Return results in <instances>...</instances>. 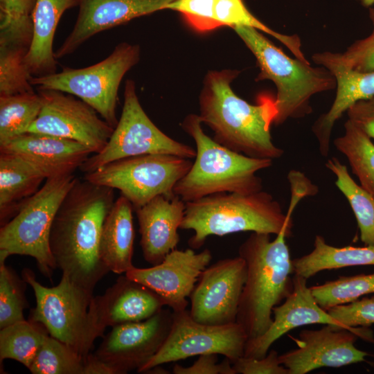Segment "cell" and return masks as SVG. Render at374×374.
Instances as JSON below:
<instances>
[{
	"label": "cell",
	"mask_w": 374,
	"mask_h": 374,
	"mask_svg": "<svg viewBox=\"0 0 374 374\" xmlns=\"http://www.w3.org/2000/svg\"><path fill=\"white\" fill-rule=\"evenodd\" d=\"M114 188L77 179L54 217L50 249L62 275L93 292L110 271L100 255L102 229L115 202Z\"/></svg>",
	"instance_id": "1"
},
{
	"label": "cell",
	"mask_w": 374,
	"mask_h": 374,
	"mask_svg": "<svg viewBox=\"0 0 374 374\" xmlns=\"http://www.w3.org/2000/svg\"><path fill=\"white\" fill-rule=\"evenodd\" d=\"M233 29L256 59L260 70L257 80H269L275 84L274 125L310 114L312 96L336 87L335 78L326 68L290 57L256 28L240 26Z\"/></svg>",
	"instance_id": "6"
},
{
	"label": "cell",
	"mask_w": 374,
	"mask_h": 374,
	"mask_svg": "<svg viewBox=\"0 0 374 374\" xmlns=\"http://www.w3.org/2000/svg\"><path fill=\"white\" fill-rule=\"evenodd\" d=\"M77 177L67 174L46 179L41 188L26 199L0 229V261L11 255L33 257L46 277L57 268L49 238L55 214Z\"/></svg>",
	"instance_id": "8"
},
{
	"label": "cell",
	"mask_w": 374,
	"mask_h": 374,
	"mask_svg": "<svg viewBox=\"0 0 374 374\" xmlns=\"http://www.w3.org/2000/svg\"><path fill=\"white\" fill-rule=\"evenodd\" d=\"M22 278L34 291L36 305L28 319L40 323L50 336L60 341L82 357L93 348L95 340L103 336L98 320L93 293L78 286L62 275L58 285L48 287L38 282L27 268Z\"/></svg>",
	"instance_id": "7"
},
{
	"label": "cell",
	"mask_w": 374,
	"mask_h": 374,
	"mask_svg": "<svg viewBox=\"0 0 374 374\" xmlns=\"http://www.w3.org/2000/svg\"><path fill=\"white\" fill-rule=\"evenodd\" d=\"M318 304L325 310L374 294V273L339 276L321 285L310 287Z\"/></svg>",
	"instance_id": "34"
},
{
	"label": "cell",
	"mask_w": 374,
	"mask_h": 374,
	"mask_svg": "<svg viewBox=\"0 0 374 374\" xmlns=\"http://www.w3.org/2000/svg\"><path fill=\"white\" fill-rule=\"evenodd\" d=\"M173 312L163 308L138 322L113 326L93 353L115 374L138 372L161 349L170 331Z\"/></svg>",
	"instance_id": "15"
},
{
	"label": "cell",
	"mask_w": 374,
	"mask_h": 374,
	"mask_svg": "<svg viewBox=\"0 0 374 374\" xmlns=\"http://www.w3.org/2000/svg\"><path fill=\"white\" fill-rule=\"evenodd\" d=\"M28 48L0 46V96L35 91L25 57Z\"/></svg>",
	"instance_id": "36"
},
{
	"label": "cell",
	"mask_w": 374,
	"mask_h": 374,
	"mask_svg": "<svg viewBox=\"0 0 374 374\" xmlns=\"http://www.w3.org/2000/svg\"><path fill=\"white\" fill-rule=\"evenodd\" d=\"M98 322L108 326L145 320L167 306L166 301L148 287L121 276L102 295L95 297Z\"/></svg>",
	"instance_id": "22"
},
{
	"label": "cell",
	"mask_w": 374,
	"mask_h": 374,
	"mask_svg": "<svg viewBox=\"0 0 374 374\" xmlns=\"http://www.w3.org/2000/svg\"><path fill=\"white\" fill-rule=\"evenodd\" d=\"M212 259L205 249H174L157 265L148 268L133 266L125 274L155 292L173 312L186 310L189 298L199 276Z\"/></svg>",
	"instance_id": "17"
},
{
	"label": "cell",
	"mask_w": 374,
	"mask_h": 374,
	"mask_svg": "<svg viewBox=\"0 0 374 374\" xmlns=\"http://www.w3.org/2000/svg\"><path fill=\"white\" fill-rule=\"evenodd\" d=\"M42 107L38 92L0 96V145L23 134L37 119Z\"/></svg>",
	"instance_id": "31"
},
{
	"label": "cell",
	"mask_w": 374,
	"mask_h": 374,
	"mask_svg": "<svg viewBox=\"0 0 374 374\" xmlns=\"http://www.w3.org/2000/svg\"><path fill=\"white\" fill-rule=\"evenodd\" d=\"M362 130L350 120L344 124V134L333 144L344 154L359 185L374 196V143Z\"/></svg>",
	"instance_id": "29"
},
{
	"label": "cell",
	"mask_w": 374,
	"mask_h": 374,
	"mask_svg": "<svg viewBox=\"0 0 374 374\" xmlns=\"http://www.w3.org/2000/svg\"><path fill=\"white\" fill-rule=\"evenodd\" d=\"M217 0H175L166 9L180 12L195 29L210 31L220 27L215 16Z\"/></svg>",
	"instance_id": "39"
},
{
	"label": "cell",
	"mask_w": 374,
	"mask_h": 374,
	"mask_svg": "<svg viewBox=\"0 0 374 374\" xmlns=\"http://www.w3.org/2000/svg\"><path fill=\"white\" fill-rule=\"evenodd\" d=\"M0 152L21 157L46 179L74 173L93 154L89 148L75 141L33 132L0 145Z\"/></svg>",
	"instance_id": "20"
},
{
	"label": "cell",
	"mask_w": 374,
	"mask_h": 374,
	"mask_svg": "<svg viewBox=\"0 0 374 374\" xmlns=\"http://www.w3.org/2000/svg\"><path fill=\"white\" fill-rule=\"evenodd\" d=\"M246 278L247 265L240 256L207 267L189 297L191 317L208 325L236 322Z\"/></svg>",
	"instance_id": "16"
},
{
	"label": "cell",
	"mask_w": 374,
	"mask_h": 374,
	"mask_svg": "<svg viewBox=\"0 0 374 374\" xmlns=\"http://www.w3.org/2000/svg\"><path fill=\"white\" fill-rule=\"evenodd\" d=\"M26 283L4 260L0 261V329L25 320L23 311L28 307Z\"/></svg>",
	"instance_id": "37"
},
{
	"label": "cell",
	"mask_w": 374,
	"mask_h": 374,
	"mask_svg": "<svg viewBox=\"0 0 374 374\" xmlns=\"http://www.w3.org/2000/svg\"><path fill=\"white\" fill-rule=\"evenodd\" d=\"M133 211L131 202L121 195L103 223L100 242V258L109 271L117 274H125L134 266Z\"/></svg>",
	"instance_id": "25"
},
{
	"label": "cell",
	"mask_w": 374,
	"mask_h": 374,
	"mask_svg": "<svg viewBox=\"0 0 374 374\" xmlns=\"http://www.w3.org/2000/svg\"><path fill=\"white\" fill-rule=\"evenodd\" d=\"M192 165L190 159L175 155L143 154L110 162L84 179L120 190L136 210L158 195L174 197L175 184Z\"/></svg>",
	"instance_id": "10"
},
{
	"label": "cell",
	"mask_w": 374,
	"mask_h": 374,
	"mask_svg": "<svg viewBox=\"0 0 374 374\" xmlns=\"http://www.w3.org/2000/svg\"><path fill=\"white\" fill-rule=\"evenodd\" d=\"M322 66L333 74L337 88L331 107L312 125V132L318 141L320 154L327 157L335 123L353 104L374 96V71H357L330 63Z\"/></svg>",
	"instance_id": "23"
},
{
	"label": "cell",
	"mask_w": 374,
	"mask_h": 374,
	"mask_svg": "<svg viewBox=\"0 0 374 374\" xmlns=\"http://www.w3.org/2000/svg\"><path fill=\"white\" fill-rule=\"evenodd\" d=\"M175 0H80L76 21L54 52L60 59L75 52L91 37L133 19L166 9Z\"/></svg>",
	"instance_id": "18"
},
{
	"label": "cell",
	"mask_w": 374,
	"mask_h": 374,
	"mask_svg": "<svg viewBox=\"0 0 374 374\" xmlns=\"http://www.w3.org/2000/svg\"><path fill=\"white\" fill-rule=\"evenodd\" d=\"M235 70L211 71L199 97L202 123L213 132V139L238 153L260 159H278L283 150L273 142L271 126L277 115L275 98L260 96L252 105L238 96L231 83Z\"/></svg>",
	"instance_id": "2"
},
{
	"label": "cell",
	"mask_w": 374,
	"mask_h": 374,
	"mask_svg": "<svg viewBox=\"0 0 374 374\" xmlns=\"http://www.w3.org/2000/svg\"><path fill=\"white\" fill-rule=\"evenodd\" d=\"M327 311L346 328L368 327L374 324V295L335 305Z\"/></svg>",
	"instance_id": "40"
},
{
	"label": "cell",
	"mask_w": 374,
	"mask_h": 374,
	"mask_svg": "<svg viewBox=\"0 0 374 374\" xmlns=\"http://www.w3.org/2000/svg\"><path fill=\"white\" fill-rule=\"evenodd\" d=\"M84 357L48 335L30 366L33 374H84Z\"/></svg>",
	"instance_id": "35"
},
{
	"label": "cell",
	"mask_w": 374,
	"mask_h": 374,
	"mask_svg": "<svg viewBox=\"0 0 374 374\" xmlns=\"http://www.w3.org/2000/svg\"><path fill=\"white\" fill-rule=\"evenodd\" d=\"M235 374H289L277 351L271 350L262 358L241 357L232 364Z\"/></svg>",
	"instance_id": "41"
},
{
	"label": "cell",
	"mask_w": 374,
	"mask_h": 374,
	"mask_svg": "<svg viewBox=\"0 0 374 374\" xmlns=\"http://www.w3.org/2000/svg\"><path fill=\"white\" fill-rule=\"evenodd\" d=\"M186 202L179 196L158 195L135 211L143 256L152 265L161 262L177 249L178 229L184 217Z\"/></svg>",
	"instance_id": "21"
},
{
	"label": "cell",
	"mask_w": 374,
	"mask_h": 374,
	"mask_svg": "<svg viewBox=\"0 0 374 374\" xmlns=\"http://www.w3.org/2000/svg\"><path fill=\"white\" fill-rule=\"evenodd\" d=\"M285 228L274 240L270 234L252 232L240 244L238 253L246 262L247 278L236 322L249 339L265 333L273 321V309L290 294L294 274Z\"/></svg>",
	"instance_id": "3"
},
{
	"label": "cell",
	"mask_w": 374,
	"mask_h": 374,
	"mask_svg": "<svg viewBox=\"0 0 374 374\" xmlns=\"http://www.w3.org/2000/svg\"><path fill=\"white\" fill-rule=\"evenodd\" d=\"M218 355L205 354L199 356L197 361L189 366L175 364L174 374H235L231 361L226 358L217 363Z\"/></svg>",
	"instance_id": "42"
},
{
	"label": "cell",
	"mask_w": 374,
	"mask_h": 374,
	"mask_svg": "<svg viewBox=\"0 0 374 374\" xmlns=\"http://www.w3.org/2000/svg\"><path fill=\"white\" fill-rule=\"evenodd\" d=\"M326 167L335 175V185L349 203L365 245L374 246V198L357 184L348 168L336 157L329 159Z\"/></svg>",
	"instance_id": "28"
},
{
	"label": "cell",
	"mask_w": 374,
	"mask_h": 374,
	"mask_svg": "<svg viewBox=\"0 0 374 374\" xmlns=\"http://www.w3.org/2000/svg\"><path fill=\"white\" fill-rule=\"evenodd\" d=\"M49 335L40 323L24 320L0 330V363L6 359L29 368L44 340Z\"/></svg>",
	"instance_id": "30"
},
{
	"label": "cell",
	"mask_w": 374,
	"mask_h": 374,
	"mask_svg": "<svg viewBox=\"0 0 374 374\" xmlns=\"http://www.w3.org/2000/svg\"><path fill=\"white\" fill-rule=\"evenodd\" d=\"M84 374H115L114 370L90 353L84 357Z\"/></svg>",
	"instance_id": "44"
},
{
	"label": "cell",
	"mask_w": 374,
	"mask_h": 374,
	"mask_svg": "<svg viewBox=\"0 0 374 374\" xmlns=\"http://www.w3.org/2000/svg\"><path fill=\"white\" fill-rule=\"evenodd\" d=\"M359 3L366 8H371L374 5V0H358Z\"/></svg>",
	"instance_id": "45"
},
{
	"label": "cell",
	"mask_w": 374,
	"mask_h": 374,
	"mask_svg": "<svg viewBox=\"0 0 374 374\" xmlns=\"http://www.w3.org/2000/svg\"><path fill=\"white\" fill-rule=\"evenodd\" d=\"M149 154L192 159L196 150L174 140L154 124L140 104L134 82L127 80L122 113L108 143L100 152L89 156L79 169L84 173L90 172L121 159Z\"/></svg>",
	"instance_id": "11"
},
{
	"label": "cell",
	"mask_w": 374,
	"mask_h": 374,
	"mask_svg": "<svg viewBox=\"0 0 374 374\" xmlns=\"http://www.w3.org/2000/svg\"><path fill=\"white\" fill-rule=\"evenodd\" d=\"M80 0H37L33 12V34L25 57L31 76L56 73L57 60L53 51L55 33L64 12L78 6Z\"/></svg>",
	"instance_id": "24"
},
{
	"label": "cell",
	"mask_w": 374,
	"mask_h": 374,
	"mask_svg": "<svg viewBox=\"0 0 374 374\" xmlns=\"http://www.w3.org/2000/svg\"><path fill=\"white\" fill-rule=\"evenodd\" d=\"M346 113L348 120L374 139V96L355 103Z\"/></svg>",
	"instance_id": "43"
},
{
	"label": "cell",
	"mask_w": 374,
	"mask_h": 374,
	"mask_svg": "<svg viewBox=\"0 0 374 374\" xmlns=\"http://www.w3.org/2000/svg\"><path fill=\"white\" fill-rule=\"evenodd\" d=\"M373 32L368 37L355 41L344 53L325 51L312 55V60L321 66L335 64L362 72L374 71V8H369Z\"/></svg>",
	"instance_id": "38"
},
{
	"label": "cell",
	"mask_w": 374,
	"mask_h": 374,
	"mask_svg": "<svg viewBox=\"0 0 374 374\" xmlns=\"http://www.w3.org/2000/svg\"><path fill=\"white\" fill-rule=\"evenodd\" d=\"M294 274L306 279L323 270L374 265V246L336 247L317 235L312 251L292 260Z\"/></svg>",
	"instance_id": "27"
},
{
	"label": "cell",
	"mask_w": 374,
	"mask_h": 374,
	"mask_svg": "<svg viewBox=\"0 0 374 374\" xmlns=\"http://www.w3.org/2000/svg\"><path fill=\"white\" fill-rule=\"evenodd\" d=\"M215 16L220 26H248L276 38L285 45L297 59L308 62L301 50V39L297 35L278 33L262 23L247 8L242 0H217Z\"/></svg>",
	"instance_id": "33"
},
{
	"label": "cell",
	"mask_w": 374,
	"mask_h": 374,
	"mask_svg": "<svg viewBox=\"0 0 374 374\" xmlns=\"http://www.w3.org/2000/svg\"><path fill=\"white\" fill-rule=\"evenodd\" d=\"M314 323L346 328L318 304L307 285V279L294 274L292 290L282 303L274 308L270 326L260 336L247 339L243 356L262 358L271 346L290 330Z\"/></svg>",
	"instance_id": "19"
},
{
	"label": "cell",
	"mask_w": 374,
	"mask_h": 374,
	"mask_svg": "<svg viewBox=\"0 0 374 374\" xmlns=\"http://www.w3.org/2000/svg\"><path fill=\"white\" fill-rule=\"evenodd\" d=\"M46 178L21 157L0 152V222H8L21 204L34 195Z\"/></svg>",
	"instance_id": "26"
},
{
	"label": "cell",
	"mask_w": 374,
	"mask_h": 374,
	"mask_svg": "<svg viewBox=\"0 0 374 374\" xmlns=\"http://www.w3.org/2000/svg\"><path fill=\"white\" fill-rule=\"evenodd\" d=\"M373 198H374V196H373Z\"/></svg>",
	"instance_id": "46"
},
{
	"label": "cell",
	"mask_w": 374,
	"mask_h": 374,
	"mask_svg": "<svg viewBox=\"0 0 374 374\" xmlns=\"http://www.w3.org/2000/svg\"><path fill=\"white\" fill-rule=\"evenodd\" d=\"M358 338L374 342L373 332L367 327L350 330L326 325L319 330H303L296 339L297 348L279 355V359L289 374L362 362L369 354L355 346Z\"/></svg>",
	"instance_id": "14"
},
{
	"label": "cell",
	"mask_w": 374,
	"mask_h": 374,
	"mask_svg": "<svg viewBox=\"0 0 374 374\" xmlns=\"http://www.w3.org/2000/svg\"><path fill=\"white\" fill-rule=\"evenodd\" d=\"M139 58L138 45L122 42L95 64L80 69L64 67L58 73L31 76L30 82L37 89L57 90L78 97L115 128L118 122L116 109L120 84Z\"/></svg>",
	"instance_id": "9"
},
{
	"label": "cell",
	"mask_w": 374,
	"mask_h": 374,
	"mask_svg": "<svg viewBox=\"0 0 374 374\" xmlns=\"http://www.w3.org/2000/svg\"><path fill=\"white\" fill-rule=\"evenodd\" d=\"M247 339L246 332L237 322L208 325L195 321L187 310L173 312L171 329L165 342L138 373L205 354L222 355L233 364L244 355Z\"/></svg>",
	"instance_id": "12"
},
{
	"label": "cell",
	"mask_w": 374,
	"mask_h": 374,
	"mask_svg": "<svg viewBox=\"0 0 374 374\" xmlns=\"http://www.w3.org/2000/svg\"><path fill=\"white\" fill-rule=\"evenodd\" d=\"M37 91L42 99V107L28 132L73 140L89 148L93 154L105 147L114 128L91 106L62 91Z\"/></svg>",
	"instance_id": "13"
},
{
	"label": "cell",
	"mask_w": 374,
	"mask_h": 374,
	"mask_svg": "<svg viewBox=\"0 0 374 374\" xmlns=\"http://www.w3.org/2000/svg\"><path fill=\"white\" fill-rule=\"evenodd\" d=\"M291 204L287 214L280 203L265 191L251 194L223 193L186 202L181 229L194 231L188 244L193 249L202 247L208 236L251 231L278 234L283 229H292Z\"/></svg>",
	"instance_id": "4"
},
{
	"label": "cell",
	"mask_w": 374,
	"mask_h": 374,
	"mask_svg": "<svg viewBox=\"0 0 374 374\" xmlns=\"http://www.w3.org/2000/svg\"><path fill=\"white\" fill-rule=\"evenodd\" d=\"M198 115L182 123L196 145L189 171L175 184L174 193L185 202L223 193L251 194L262 190L257 172L271 166L273 160L251 157L233 151L207 136Z\"/></svg>",
	"instance_id": "5"
},
{
	"label": "cell",
	"mask_w": 374,
	"mask_h": 374,
	"mask_svg": "<svg viewBox=\"0 0 374 374\" xmlns=\"http://www.w3.org/2000/svg\"><path fill=\"white\" fill-rule=\"evenodd\" d=\"M37 0H0V46L29 48Z\"/></svg>",
	"instance_id": "32"
}]
</instances>
